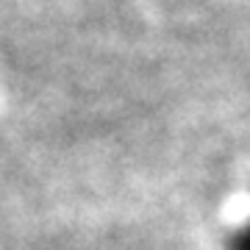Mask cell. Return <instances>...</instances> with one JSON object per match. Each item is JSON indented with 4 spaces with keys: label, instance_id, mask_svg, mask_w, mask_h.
Instances as JSON below:
<instances>
[{
    "label": "cell",
    "instance_id": "1",
    "mask_svg": "<svg viewBox=\"0 0 250 250\" xmlns=\"http://www.w3.org/2000/svg\"><path fill=\"white\" fill-rule=\"evenodd\" d=\"M231 250H250V225H245L231 239Z\"/></svg>",
    "mask_w": 250,
    "mask_h": 250
}]
</instances>
